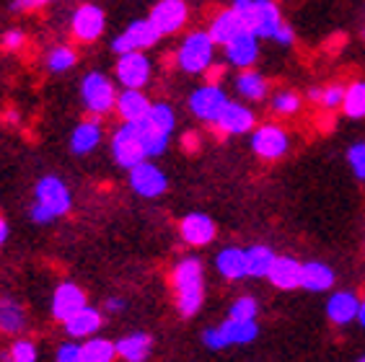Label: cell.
<instances>
[{
  "label": "cell",
  "mask_w": 365,
  "mask_h": 362,
  "mask_svg": "<svg viewBox=\"0 0 365 362\" xmlns=\"http://www.w3.org/2000/svg\"><path fill=\"white\" fill-rule=\"evenodd\" d=\"M171 287H174L176 311L182 319L200 314L205 303V267L197 257L179 259L171 269Z\"/></svg>",
  "instance_id": "obj_1"
},
{
  "label": "cell",
  "mask_w": 365,
  "mask_h": 362,
  "mask_svg": "<svg viewBox=\"0 0 365 362\" xmlns=\"http://www.w3.org/2000/svg\"><path fill=\"white\" fill-rule=\"evenodd\" d=\"M73 207V192L60 176H42L34 184V202L29 210L31 223L36 225H49L55 223L57 217H65Z\"/></svg>",
  "instance_id": "obj_2"
},
{
  "label": "cell",
  "mask_w": 365,
  "mask_h": 362,
  "mask_svg": "<svg viewBox=\"0 0 365 362\" xmlns=\"http://www.w3.org/2000/svg\"><path fill=\"white\" fill-rule=\"evenodd\" d=\"M215 57V42L207 31H190L184 36L176 52V68L190 76H205V70L212 65Z\"/></svg>",
  "instance_id": "obj_3"
},
{
  "label": "cell",
  "mask_w": 365,
  "mask_h": 362,
  "mask_svg": "<svg viewBox=\"0 0 365 362\" xmlns=\"http://www.w3.org/2000/svg\"><path fill=\"white\" fill-rule=\"evenodd\" d=\"M81 98H83L86 109L93 117H104V114L114 112L117 104V88L104 73H88L81 81Z\"/></svg>",
  "instance_id": "obj_4"
},
{
  "label": "cell",
  "mask_w": 365,
  "mask_h": 362,
  "mask_svg": "<svg viewBox=\"0 0 365 362\" xmlns=\"http://www.w3.org/2000/svg\"><path fill=\"white\" fill-rule=\"evenodd\" d=\"M112 158L117 166L122 168H133L138 166L140 160L148 158L145 145H143V138L138 133L135 122H122L112 135Z\"/></svg>",
  "instance_id": "obj_5"
},
{
  "label": "cell",
  "mask_w": 365,
  "mask_h": 362,
  "mask_svg": "<svg viewBox=\"0 0 365 362\" xmlns=\"http://www.w3.org/2000/svg\"><path fill=\"white\" fill-rule=\"evenodd\" d=\"M252 150L262 160H280L282 155H288L290 138L280 125L264 122L252 130Z\"/></svg>",
  "instance_id": "obj_6"
},
{
  "label": "cell",
  "mask_w": 365,
  "mask_h": 362,
  "mask_svg": "<svg viewBox=\"0 0 365 362\" xmlns=\"http://www.w3.org/2000/svg\"><path fill=\"white\" fill-rule=\"evenodd\" d=\"M127 174H130V189L143 200H155V197H161L169 189V179L163 174V168L155 166L150 158L127 168Z\"/></svg>",
  "instance_id": "obj_7"
},
{
  "label": "cell",
  "mask_w": 365,
  "mask_h": 362,
  "mask_svg": "<svg viewBox=\"0 0 365 362\" xmlns=\"http://www.w3.org/2000/svg\"><path fill=\"white\" fill-rule=\"evenodd\" d=\"M225 104H228V96H225L220 83L205 81V86H200V88H195L190 93V112L200 122H207V125H212L218 119V114L223 112Z\"/></svg>",
  "instance_id": "obj_8"
},
{
  "label": "cell",
  "mask_w": 365,
  "mask_h": 362,
  "mask_svg": "<svg viewBox=\"0 0 365 362\" xmlns=\"http://www.w3.org/2000/svg\"><path fill=\"white\" fill-rule=\"evenodd\" d=\"M150 60L145 52L135 49V52H122L117 65H114V76L122 83V88H145L150 83Z\"/></svg>",
  "instance_id": "obj_9"
},
{
  "label": "cell",
  "mask_w": 365,
  "mask_h": 362,
  "mask_svg": "<svg viewBox=\"0 0 365 362\" xmlns=\"http://www.w3.org/2000/svg\"><path fill=\"white\" fill-rule=\"evenodd\" d=\"M161 36L163 34L155 29V24L150 21V19H138V21L130 24L120 36H114L112 49L117 52V55H122V52H135V49H140L143 52V49L161 42Z\"/></svg>",
  "instance_id": "obj_10"
},
{
  "label": "cell",
  "mask_w": 365,
  "mask_h": 362,
  "mask_svg": "<svg viewBox=\"0 0 365 362\" xmlns=\"http://www.w3.org/2000/svg\"><path fill=\"white\" fill-rule=\"evenodd\" d=\"M241 19H244L246 29L254 31L259 39H272V34L282 24L280 8L274 0H252V8Z\"/></svg>",
  "instance_id": "obj_11"
},
{
  "label": "cell",
  "mask_w": 365,
  "mask_h": 362,
  "mask_svg": "<svg viewBox=\"0 0 365 362\" xmlns=\"http://www.w3.org/2000/svg\"><path fill=\"white\" fill-rule=\"evenodd\" d=\"M212 127H215V133L223 135V138L246 135L257 127V117H254V112L246 104H241V101H231V98H228V104L223 106V112L218 114L215 122H212Z\"/></svg>",
  "instance_id": "obj_12"
},
{
  "label": "cell",
  "mask_w": 365,
  "mask_h": 362,
  "mask_svg": "<svg viewBox=\"0 0 365 362\" xmlns=\"http://www.w3.org/2000/svg\"><path fill=\"white\" fill-rule=\"evenodd\" d=\"M179 236L187 246H207L215 241L218 236V225L212 220L210 215H205V212H190V215H184L179 220Z\"/></svg>",
  "instance_id": "obj_13"
},
{
  "label": "cell",
  "mask_w": 365,
  "mask_h": 362,
  "mask_svg": "<svg viewBox=\"0 0 365 362\" xmlns=\"http://www.w3.org/2000/svg\"><path fill=\"white\" fill-rule=\"evenodd\" d=\"M104 26H106L104 11L98 6H93V3H86V6H81L76 14H73L71 29L78 42H83V44L96 42L98 36L104 34Z\"/></svg>",
  "instance_id": "obj_14"
},
{
  "label": "cell",
  "mask_w": 365,
  "mask_h": 362,
  "mask_svg": "<svg viewBox=\"0 0 365 362\" xmlns=\"http://www.w3.org/2000/svg\"><path fill=\"white\" fill-rule=\"evenodd\" d=\"M148 19L155 24V29L161 34H176L187 24V19H190V6L184 0H158L150 8Z\"/></svg>",
  "instance_id": "obj_15"
},
{
  "label": "cell",
  "mask_w": 365,
  "mask_h": 362,
  "mask_svg": "<svg viewBox=\"0 0 365 362\" xmlns=\"http://www.w3.org/2000/svg\"><path fill=\"white\" fill-rule=\"evenodd\" d=\"M83 306H88V298H86L83 287L71 282V279H65L60 285L55 287V293H52V319L55 321H68L73 314H78Z\"/></svg>",
  "instance_id": "obj_16"
},
{
  "label": "cell",
  "mask_w": 365,
  "mask_h": 362,
  "mask_svg": "<svg viewBox=\"0 0 365 362\" xmlns=\"http://www.w3.org/2000/svg\"><path fill=\"white\" fill-rule=\"evenodd\" d=\"M225 60L239 70L254 68V63L259 60V36L249 31V29H244L236 39L225 44Z\"/></svg>",
  "instance_id": "obj_17"
},
{
  "label": "cell",
  "mask_w": 365,
  "mask_h": 362,
  "mask_svg": "<svg viewBox=\"0 0 365 362\" xmlns=\"http://www.w3.org/2000/svg\"><path fill=\"white\" fill-rule=\"evenodd\" d=\"M104 326V314L93 306H83L78 314H73L68 321H63V329L68 339H76V341H83L88 336L98 334V329Z\"/></svg>",
  "instance_id": "obj_18"
},
{
  "label": "cell",
  "mask_w": 365,
  "mask_h": 362,
  "mask_svg": "<svg viewBox=\"0 0 365 362\" xmlns=\"http://www.w3.org/2000/svg\"><path fill=\"white\" fill-rule=\"evenodd\" d=\"M360 311V295L352 290H337L327 300V319L337 326H347L350 321H358Z\"/></svg>",
  "instance_id": "obj_19"
},
{
  "label": "cell",
  "mask_w": 365,
  "mask_h": 362,
  "mask_svg": "<svg viewBox=\"0 0 365 362\" xmlns=\"http://www.w3.org/2000/svg\"><path fill=\"white\" fill-rule=\"evenodd\" d=\"M301 272L303 262H298L295 257H277L272 262L267 272V279L272 282L277 290H298L301 287Z\"/></svg>",
  "instance_id": "obj_20"
},
{
  "label": "cell",
  "mask_w": 365,
  "mask_h": 362,
  "mask_svg": "<svg viewBox=\"0 0 365 362\" xmlns=\"http://www.w3.org/2000/svg\"><path fill=\"white\" fill-rule=\"evenodd\" d=\"M114 344H117V357H122L125 362H148L153 355V336L145 331H133Z\"/></svg>",
  "instance_id": "obj_21"
},
{
  "label": "cell",
  "mask_w": 365,
  "mask_h": 362,
  "mask_svg": "<svg viewBox=\"0 0 365 362\" xmlns=\"http://www.w3.org/2000/svg\"><path fill=\"white\" fill-rule=\"evenodd\" d=\"M337 282V274L329 264L324 262H303L301 272V287L309 293H329Z\"/></svg>",
  "instance_id": "obj_22"
},
{
  "label": "cell",
  "mask_w": 365,
  "mask_h": 362,
  "mask_svg": "<svg viewBox=\"0 0 365 362\" xmlns=\"http://www.w3.org/2000/svg\"><path fill=\"white\" fill-rule=\"evenodd\" d=\"M244 29H246L244 19H241L233 8H225V11L215 14V19L210 21V29H207V34L212 36V42H215V44L225 47V44L231 42V39H236Z\"/></svg>",
  "instance_id": "obj_23"
},
{
  "label": "cell",
  "mask_w": 365,
  "mask_h": 362,
  "mask_svg": "<svg viewBox=\"0 0 365 362\" xmlns=\"http://www.w3.org/2000/svg\"><path fill=\"white\" fill-rule=\"evenodd\" d=\"M150 104H153V101H150L140 88H125L122 93H117L114 112L120 114L122 122H138V119H143L148 114Z\"/></svg>",
  "instance_id": "obj_24"
},
{
  "label": "cell",
  "mask_w": 365,
  "mask_h": 362,
  "mask_svg": "<svg viewBox=\"0 0 365 362\" xmlns=\"http://www.w3.org/2000/svg\"><path fill=\"white\" fill-rule=\"evenodd\" d=\"M215 269L223 279H244L246 277V251L241 246H225L215 254Z\"/></svg>",
  "instance_id": "obj_25"
},
{
  "label": "cell",
  "mask_w": 365,
  "mask_h": 362,
  "mask_svg": "<svg viewBox=\"0 0 365 362\" xmlns=\"http://www.w3.org/2000/svg\"><path fill=\"white\" fill-rule=\"evenodd\" d=\"M101 125H98L96 119H83V122H78L73 127L71 133V150L76 155H88L93 153L101 143Z\"/></svg>",
  "instance_id": "obj_26"
},
{
  "label": "cell",
  "mask_w": 365,
  "mask_h": 362,
  "mask_svg": "<svg viewBox=\"0 0 365 362\" xmlns=\"http://www.w3.org/2000/svg\"><path fill=\"white\" fill-rule=\"evenodd\" d=\"M29 319L24 306L11 295H0V331L3 334H21Z\"/></svg>",
  "instance_id": "obj_27"
},
{
  "label": "cell",
  "mask_w": 365,
  "mask_h": 362,
  "mask_svg": "<svg viewBox=\"0 0 365 362\" xmlns=\"http://www.w3.org/2000/svg\"><path fill=\"white\" fill-rule=\"evenodd\" d=\"M233 86H236V93H239L241 98H246V101H262L269 90L267 78L252 68L241 70L239 76H236V81H233Z\"/></svg>",
  "instance_id": "obj_28"
},
{
  "label": "cell",
  "mask_w": 365,
  "mask_h": 362,
  "mask_svg": "<svg viewBox=\"0 0 365 362\" xmlns=\"http://www.w3.org/2000/svg\"><path fill=\"white\" fill-rule=\"evenodd\" d=\"M218 329L223 331L228 347H233V344H252V341L259 336V324H257V321L225 319L223 324H218Z\"/></svg>",
  "instance_id": "obj_29"
},
{
  "label": "cell",
  "mask_w": 365,
  "mask_h": 362,
  "mask_svg": "<svg viewBox=\"0 0 365 362\" xmlns=\"http://www.w3.org/2000/svg\"><path fill=\"white\" fill-rule=\"evenodd\" d=\"M81 360L83 362H114L117 360V344L104 336H88L81 341Z\"/></svg>",
  "instance_id": "obj_30"
},
{
  "label": "cell",
  "mask_w": 365,
  "mask_h": 362,
  "mask_svg": "<svg viewBox=\"0 0 365 362\" xmlns=\"http://www.w3.org/2000/svg\"><path fill=\"white\" fill-rule=\"evenodd\" d=\"M244 251H246V277H267V272L274 259H277V254L267 244H254Z\"/></svg>",
  "instance_id": "obj_31"
},
{
  "label": "cell",
  "mask_w": 365,
  "mask_h": 362,
  "mask_svg": "<svg viewBox=\"0 0 365 362\" xmlns=\"http://www.w3.org/2000/svg\"><path fill=\"white\" fill-rule=\"evenodd\" d=\"M135 127H138V133H140V138H143V145H145L148 158H158V155L166 153L171 135L161 133V130H155L153 125H148L145 119H138V122H135Z\"/></svg>",
  "instance_id": "obj_32"
},
{
  "label": "cell",
  "mask_w": 365,
  "mask_h": 362,
  "mask_svg": "<svg viewBox=\"0 0 365 362\" xmlns=\"http://www.w3.org/2000/svg\"><path fill=\"white\" fill-rule=\"evenodd\" d=\"M342 112H344V117H350V119L365 117V81H355V83L344 86Z\"/></svg>",
  "instance_id": "obj_33"
},
{
  "label": "cell",
  "mask_w": 365,
  "mask_h": 362,
  "mask_svg": "<svg viewBox=\"0 0 365 362\" xmlns=\"http://www.w3.org/2000/svg\"><path fill=\"white\" fill-rule=\"evenodd\" d=\"M143 119H145L148 125H153L155 130H161V133H166V135H171L176 130V114H174V109H171V104H166V101L150 104V109H148V114Z\"/></svg>",
  "instance_id": "obj_34"
},
{
  "label": "cell",
  "mask_w": 365,
  "mask_h": 362,
  "mask_svg": "<svg viewBox=\"0 0 365 362\" xmlns=\"http://www.w3.org/2000/svg\"><path fill=\"white\" fill-rule=\"evenodd\" d=\"M309 98L317 101L324 112H334V109H342V98H344V86L342 83H329L324 88H311Z\"/></svg>",
  "instance_id": "obj_35"
},
{
  "label": "cell",
  "mask_w": 365,
  "mask_h": 362,
  "mask_svg": "<svg viewBox=\"0 0 365 362\" xmlns=\"http://www.w3.org/2000/svg\"><path fill=\"white\" fill-rule=\"evenodd\" d=\"M269 106H272V112L277 114V117H295V114L303 109V98L298 96L295 90L285 88V90H277V93H274Z\"/></svg>",
  "instance_id": "obj_36"
},
{
  "label": "cell",
  "mask_w": 365,
  "mask_h": 362,
  "mask_svg": "<svg viewBox=\"0 0 365 362\" xmlns=\"http://www.w3.org/2000/svg\"><path fill=\"white\" fill-rule=\"evenodd\" d=\"M78 63V52L68 44H60L47 55V70L49 73H68Z\"/></svg>",
  "instance_id": "obj_37"
},
{
  "label": "cell",
  "mask_w": 365,
  "mask_h": 362,
  "mask_svg": "<svg viewBox=\"0 0 365 362\" xmlns=\"http://www.w3.org/2000/svg\"><path fill=\"white\" fill-rule=\"evenodd\" d=\"M36 360H39V349H36L34 341L24 339V336H19L8 347L6 355H3V362H36Z\"/></svg>",
  "instance_id": "obj_38"
},
{
  "label": "cell",
  "mask_w": 365,
  "mask_h": 362,
  "mask_svg": "<svg viewBox=\"0 0 365 362\" xmlns=\"http://www.w3.org/2000/svg\"><path fill=\"white\" fill-rule=\"evenodd\" d=\"M259 316V303L254 295H241L231 303L228 308V319H239V321H257Z\"/></svg>",
  "instance_id": "obj_39"
},
{
  "label": "cell",
  "mask_w": 365,
  "mask_h": 362,
  "mask_svg": "<svg viewBox=\"0 0 365 362\" xmlns=\"http://www.w3.org/2000/svg\"><path fill=\"white\" fill-rule=\"evenodd\" d=\"M347 163H350L355 179L365 181V143H352L347 148Z\"/></svg>",
  "instance_id": "obj_40"
},
{
  "label": "cell",
  "mask_w": 365,
  "mask_h": 362,
  "mask_svg": "<svg viewBox=\"0 0 365 362\" xmlns=\"http://www.w3.org/2000/svg\"><path fill=\"white\" fill-rule=\"evenodd\" d=\"M55 362H83L81 360V341L68 339L55 352Z\"/></svg>",
  "instance_id": "obj_41"
},
{
  "label": "cell",
  "mask_w": 365,
  "mask_h": 362,
  "mask_svg": "<svg viewBox=\"0 0 365 362\" xmlns=\"http://www.w3.org/2000/svg\"><path fill=\"white\" fill-rule=\"evenodd\" d=\"M24 44H26V34L19 31V29H8L6 34L0 36V47L6 49V52H19Z\"/></svg>",
  "instance_id": "obj_42"
},
{
  "label": "cell",
  "mask_w": 365,
  "mask_h": 362,
  "mask_svg": "<svg viewBox=\"0 0 365 362\" xmlns=\"http://www.w3.org/2000/svg\"><path fill=\"white\" fill-rule=\"evenodd\" d=\"M202 344L207 349H212V352H218V349H225L228 347V341H225L223 331H220L218 326H210L202 331Z\"/></svg>",
  "instance_id": "obj_43"
},
{
  "label": "cell",
  "mask_w": 365,
  "mask_h": 362,
  "mask_svg": "<svg viewBox=\"0 0 365 362\" xmlns=\"http://www.w3.org/2000/svg\"><path fill=\"white\" fill-rule=\"evenodd\" d=\"M272 42H274V44H280V47H290V44L295 42V31H293V26L282 21L280 26H277V31L272 34Z\"/></svg>",
  "instance_id": "obj_44"
},
{
  "label": "cell",
  "mask_w": 365,
  "mask_h": 362,
  "mask_svg": "<svg viewBox=\"0 0 365 362\" xmlns=\"http://www.w3.org/2000/svg\"><path fill=\"white\" fill-rule=\"evenodd\" d=\"M47 3H52V0H14V11H36Z\"/></svg>",
  "instance_id": "obj_45"
},
{
  "label": "cell",
  "mask_w": 365,
  "mask_h": 362,
  "mask_svg": "<svg viewBox=\"0 0 365 362\" xmlns=\"http://www.w3.org/2000/svg\"><path fill=\"white\" fill-rule=\"evenodd\" d=\"M125 298H117V295H112V298L104 300V308L109 311V314H120V311H125Z\"/></svg>",
  "instance_id": "obj_46"
},
{
  "label": "cell",
  "mask_w": 365,
  "mask_h": 362,
  "mask_svg": "<svg viewBox=\"0 0 365 362\" xmlns=\"http://www.w3.org/2000/svg\"><path fill=\"white\" fill-rule=\"evenodd\" d=\"M182 148H184V150H190V153H195L197 148H200V138H197L195 133H187L182 138Z\"/></svg>",
  "instance_id": "obj_47"
},
{
  "label": "cell",
  "mask_w": 365,
  "mask_h": 362,
  "mask_svg": "<svg viewBox=\"0 0 365 362\" xmlns=\"http://www.w3.org/2000/svg\"><path fill=\"white\" fill-rule=\"evenodd\" d=\"M231 8H233V11H236V14H239V16H244L246 11L252 8V0H233Z\"/></svg>",
  "instance_id": "obj_48"
},
{
  "label": "cell",
  "mask_w": 365,
  "mask_h": 362,
  "mask_svg": "<svg viewBox=\"0 0 365 362\" xmlns=\"http://www.w3.org/2000/svg\"><path fill=\"white\" fill-rule=\"evenodd\" d=\"M8 236H11V228H8V220L3 215H0V246L6 244Z\"/></svg>",
  "instance_id": "obj_49"
},
{
  "label": "cell",
  "mask_w": 365,
  "mask_h": 362,
  "mask_svg": "<svg viewBox=\"0 0 365 362\" xmlns=\"http://www.w3.org/2000/svg\"><path fill=\"white\" fill-rule=\"evenodd\" d=\"M358 324L365 329V298H360V311H358Z\"/></svg>",
  "instance_id": "obj_50"
},
{
  "label": "cell",
  "mask_w": 365,
  "mask_h": 362,
  "mask_svg": "<svg viewBox=\"0 0 365 362\" xmlns=\"http://www.w3.org/2000/svg\"><path fill=\"white\" fill-rule=\"evenodd\" d=\"M8 122H16V119H19V114H16V112H8Z\"/></svg>",
  "instance_id": "obj_51"
},
{
  "label": "cell",
  "mask_w": 365,
  "mask_h": 362,
  "mask_svg": "<svg viewBox=\"0 0 365 362\" xmlns=\"http://www.w3.org/2000/svg\"><path fill=\"white\" fill-rule=\"evenodd\" d=\"M358 362H365V357H360V360H358Z\"/></svg>",
  "instance_id": "obj_52"
}]
</instances>
